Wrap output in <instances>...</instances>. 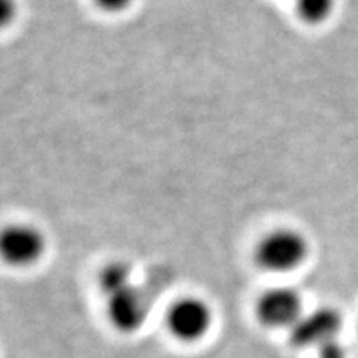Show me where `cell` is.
<instances>
[{"instance_id": "cell-1", "label": "cell", "mask_w": 358, "mask_h": 358, "mask_svg": "<svg viewBox=\"0 0 358 358\" xmlns=\"http://www.w3.org/2000/svg\"><path fill=\"white\" fill-rule=\"evenodd\" d=\"M310 256L307 236L294 227H279L261 237L256 245L257 266L272 274H289L297 271Z\"/></svg>"}, {"instance_id": "cell-2", "label": "cell", "mask_w": 358, "mask_h": 358, "mask_svg": "<svg viewBox=\"0 0 358 358\" xmlns=\"http://www.w3.org/2000/svg\"><path fill=\"white\" fill-rule=\"evenodd\" d=\"M48 237L34 222L17 221L0 227V261L13 268H30L43 261Z\"/></svg>"}, {"instance_id": "cell-3", "label": "cell", "mask_w": 358, "mask_h": 358, "mask_svg": "<svg viewBox=\"0 0 358 358\" xmlns=\"http://www.w3.org/2000/svg\"><path fill=\"white\" fill-rule=\"evenodd\" d=\"M343 320L337 308L319 307L312 312H306L290 329V340L295 347L315 348L329 345L338 340Z\"/></svg>"}, {"instance_id": "cell-4", "label": "cell", "mask_w": 358, "mask_h": 358, "mask_svg": "<svg viewBox=\"0 0 358 358\" xmlns=\"http://www.w3.org/2000/svg\"><path fill=\"white\" fill-rule=\"evenodd\" d=\"M169 332L182 342H194L208 334L213 325V310L203 299L187 295L171 303L166 313Z\"/></svg>"}, {"instance_id": "cell-5", "label": "cell", "mask_w": 358, "mask_h": 358, "mask_svg": "<svg viewBox=\"0 0 358 358\" xmlns=\"http://www.w3.org/2000/svg\"><path fill=\"white\" fill-rule=\"evenodd\" d=\"M256 312L268 329H292L306 313L301 294L289 285L267 289L259 297Z\"/></svg>"}, {"instance_id": "cell-6", "label": "cell", "mask_w": 358, "mask_h": 358, "mask_svg": "<svg viewBox=\"0 0 358 358\" xmlns=\"http://www.w3.org/2000/svg\"><path fill=\"white\" fill-rule=\"evenodd\" d=\"M108 319L116 330L123 334H131L145 324L150 303L146 294L140 287L131 284L108 297Z\"/></svg>"}, {"instance_id": "cell-7", "label": "cell", "mask_w": 358, "mask_h": 358, "mask_svg": "<svg viewBox=\"0 0 358 358\" xmlns=\"http://www.w3.org/2000/svg\"><path fill=\"white\" fill-rule=\"evenodd\" d=\"M131 275H133V271L131 267H129V264L123 261L108 262L101 268L100 277H98L101 292L105 294L106 297H110V295L127 289L128 285L133 284Z\"/></svg>"}, {"instance_id": "cell-8", "label": "cell", "mask_w": 358, "mask_h": 358, "mask_svg": "<svg viewBox=\"0 0 358 358\" xmlns=\"http://www.w3.org/2000/svg\"><path fill=\"white\" fill-rule=\"evenodd\" d=\"M337 0H295V10L308 25L324 24L334 15Z\"/></svg>"}, {"instance_id": "cell-9", "label": "cell", "mask_w": 358, "mask_h": 358, "mask_svg": "<svg viewBox=\"0 0 358 358\" xmlns=\"http://www.w3.org/2000/svg\"><path fill=\"white\" fill-rule=\"evenodd\" d=\"M19 0H0V32L10 29L19 19Z\"/></svg>"}, {"instance_id": "cell-10", "label": "cell", "mask_w": 358, "mask_h": 358, "mask_svg": "<svg viewBox=\"0 0 358 358\" xmlns=\"http://www.w3.org/2000/svg\"><path fill=\"white\" fill-rule=\"evenodd\" d=\"M317 358H348L347 355V350L345 347L340 343V340H337V342L334 343H329V345L322 347L320 350H317Z\"/></svg>"}, {"instance_id": "cell-11", "label": "cell", "mask_w": 358, "mask_h": 358, "mask_svg": "<svg viewBox=\"0 0 358 358\" xmlns=\"http://www.w3.org/2000/svg\"><path fill=\"white\" fill-rule=\"evenodd\" d=\"M96 3L108 12H120L124 10L131 3V0H96Z\"/></svg>"}]
</instances>
